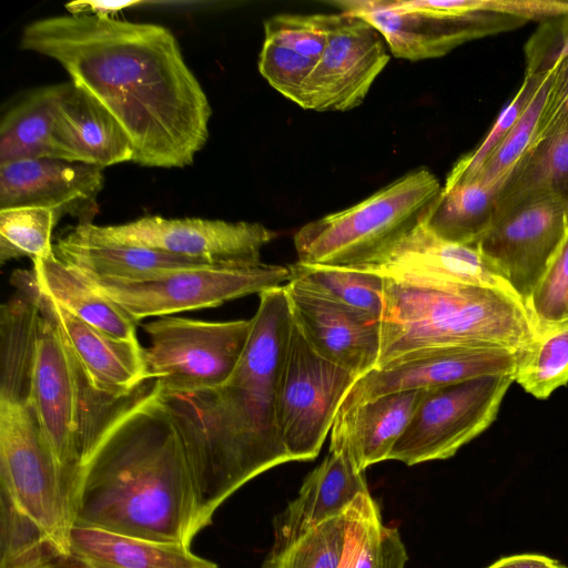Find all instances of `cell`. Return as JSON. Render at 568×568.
I'll list each match as a JSON object with an SVG mask.
<instances>
[{
  "label": "cell",
  "instance_id": "1",
  "mask_svg": "<svg viewBox=\"0 0 568 568\" xmlns=\"http://www.w3.org/2000/svg\"><path fill=\"white\" fill-rule=\"evenodd\" d=\"M20 48L57 61L114 116L132 162L184 168L205 145L210 102L165 27L68 13L26 26Z\"/></svg>",
  "mask_w": 568,
  "mask_h": 568
},
{
  "label": "cell",
  "instance_id": "2",
  "mask_svg": "<svg viewBox=\"0 0 568 568\" xmlns=\"http://www.w3.org/2000/svg\"><path fill=\"white\" fill-rule=\"evenodd\" d=\"M71 520L185 546L201 531L190 465L156 379L118 398L87 382Z\"/></svg>",
  "mask_w": 568,
  "mask_h": 568
},
{
  "label": "cell",
  "instance_id": "3",
  "mask_svg": "<svg viewBox=\"0 0 568 568\" xmlns=\"http://www.w3.org/2000/svg\"><path fill=\"white\" fill-rule=\"evenodd\" d=\"M258 295L248 343L224 383L165 389L158 382L190 465L201 530L244 484L292 462L277 428L276 390L293 317L285 285Z\"/></svg>",
  "mask_w": 568,
  "mask_h": 568
},
{
  "label": "cell",
  "instance_id": "4",
  "mask_svg": "<svg viewBox=\"0 0 568 568\" xmlns=\"http://www.w3.org/2000/svg\"><path fill=\"white\" fill-rule=\"evenodd\" d=\"M384 280L375 369L430 348L501 347L520 353L536 337L528 311L515 295L466 284Z\"/></svg>",
  "mask_w": 568,
  "mask_h": 568
},
{
  "label": "cell",
  "instance_id": "5",
  "mask_svg": "<svg viewBox=\"0 0 568 568\" xmlns=\"http://www.w3.org/2000/svg\"><path fill=\"white\" fill-rule=\"evenodd\" d=\"M442 190L427 168L409 171L365 200L306 223L294 234L297 262L353 267L424 221Z\"/></svg>",
  "mask_w": 568,
  "mask_h": 568
},
{
  "label": "cell",
  "instance_id": "6",
  "mask_svg": "<svg viewBox=\"0 0 568 568\" xmlns=\"http://www.w3.org/2000/svg\"><path fill=\"white\" fill-rule=\"evenodd\" d=\"M341 12L372 24L399 59L443 57L455 48L524 24L521 2L483 0H339Z\"/></svg>",
  "mask_w": 568,
  "mask_h": 568
},
{
  "label": "cell",
  "instance_id": "7",
  "mask_svg": "<svg viewBox=\"0 0 568 568\" xmlns=\"http://www.w3.org/2000/svg\"><path fill=\"white\" fill-rule=\"evenodd\" d=\"M357 376L321 356L295 322L276 390V422L292 462L314 459Z\"/></svg>",
  "mask_w": 568,
  "mask_h": 568
},
{
  "label": "cell",
  "instance_id": "8",
  "mask_svg": "<svg viewBox=\"0 0 568 568\" xmlns=\"http://www.w3.org/2000/svg\"><path fill=\"white\" fill-rule=\"evenodd\" d=\"M85 277L138 323L148 317L216 307L239 297L260 294L287 284L292 275L288 266L262 262L244 267H186L141 282Z\"/></svg>",
  "mask_w": 568,
  "mask_h": 568
},
{
  "label": "cell",
  "instance_id": "9",
  "mask_svg": "<svg viewBox=\"0 0 568 568\" xmlns=\"http://www.w3.org/2000/svg\"><path fill=\"white\" fill-rule=\"evenodd\" d=\"M70 234L87 242L146 247L227 267L262 263V248L278 235L257 222L162 216L108 226L78 224Z\"/></svg>",
  "mask_w": 568,
  "mask_h": 568
},
{
  "label": "cell",
  "instance_id": "10",
  "mask_svg": "<svg viewBox=\"0 0 568 568\" xmlns=\"http://www.w3.org/2000/svg\"><path fill=\"white\" fill-rule=\"evenodd\" d=\"M0 488L70 555V508L29 397L0 396Z\"/></svg>",
  "mask_w": 568,
  "mask_h": 568
},
{
  "label": "cell",
  "instance_id": "11",
  "mask_svg": "<svg viewBox=\"0 0 568 568\" xmlns=\"http://www.w3.org/2000/svg\"><path fill=\"white\" fill-rule=\"evenodd\" d=\"M253 322H207L162 316L143 325L144 359L151 379L165 389H197L224 383L248 343Z\"/></svg>",
  "mask_w": 568,
  "mask_h": 568
},
{
  "label": "cell",
  "instance_id": "12",
  "mask_svg": "<svg viewBox=\"0 0 568 568\" xmlns=\"http://www.w3.org/2000/svg\"><path fill=\"white\" fill-rule=\"evenodd\" d=\"M40 312L29 402L55 459L71 514L82 455V404L87 379L54 322Z\"/></svg>",
  "mask_w": 568,
  "mask_h": 568
},
{
  "label": "cell",
  "instance_id": "13",
  "mask_svg": "<svg viewBox=\"0 0 568 568\" xmlns=\"http://www.w3.org/2000/svg\"><path fill=\"white\" fill-rule=\"evenodd\" d=\"M513 382L485 375L428 388L388 459L410 466L454 456L494 422Z\"/></svg>",
  "mask_w": 568,
  "mask_h": 568
},
{
  "label": "cell",
  "instance_id": "14",
  "mask_svg": "<svg viewBox=\"0 0 568 568\" xmlns=\"http://www.w3.org/2000/svg\"><path fill=\"white\" fill-rule=\"evenodd\" d=\"M389 58L385 40L372 24L346 12L334 13L324 52L295 103L317 112L355 109Z\"/></svg>",
  "mask_w": 568,
  "mask_h": 568
},
{
  "label": "cell",
  "instance_id": "15",
  "mask_svg": "<svg viewBox=\"0 0 568 568\" xmlns=\"http://www.w3.org/2000/svg\"><path fill=\"white\" fill-rule=\"evenodd\" d=\"M567 231L568 200L546 197L495 219L475 246L501 272L526 306Z\"/></svg>",
  "mask_w": 568,
  "mask_h": 568
},
{
  "label": "cell",
  "instance_id": "16",
  "mask_svg": "<svg viewBox=\"0 0 568 568\" xmlns=\"http://www.w3.org/2000/svg\"><path fill=\"white\" fill-rule=\"evenodd\" d=\"M413 283H456L519 296L501 272L474 245L447 241L424 222L371 260L353 266Z\"/></svg>",
  "mask_w": 568,
  "mask_h": 568
},
{
  "label": "cell",
  "instance_id": "17",
  "mask_svg": "<svg viewBox=\"0 0 568 568\" xmlns=\"http://www.w3.org/2000/svg\"><path fill=\"white\" fill-rule=\"evenodd\" d=\"M517 354L501 347H440L406 354L357 378L338 409L377 396L428 389L485 375H513Z\"/></svg>",
  "mask_w": 568,
  "mask_h": 568
},
{
  "label": "cell",
  "instance_id": "18",
  "mask_svg": "<svg viewBox=\"0 0 568 568\" xmlns=\"http://www.w3.org/2000/svg\"><path fill=\"white\" fill-rule=\"evenodd\" d=\"M292 317L324 358L358 378L377 367L381 318L341 304L291 280L285 284Z\"/></svg>",
  "mask_w": 568,
  "mask_h": 568
},
{
  "label": "cell",
  "instance_id": "19",
  "mask_svg": "<svg viewBox=\"0 0 568 568\" xmlns=\"http://www.w3.org/2000/svg\"><path fill=\"white\" fill-rule=\"evenodd\" d=\"M103 169L60 159H26L0 164V210L52 209L92 223L103 187Z\"/></svg>",
  "mask_w": 568,
  "mask_h": 568
},
{
  "label": "cell",
  "instance_id": "20",
  "mask_svg": "<svg viewBox=\"0 0 568 568\" xmlns=\"http://www.w3.org/2000/svg\"><path fill=\"white\" fill-rule=\"evenodd\" d=\"M38 301L40 310L59 328L92 389L118 398L151 379L139 342L112 337L67 311L39 287Z\"/></svg>",
  "mask_w": 568,
  "mask_h": 568
},
{
  "label": "cell",
  "instance_id": "21",
  "mask_svg": "<svg viewBox=\"0 0 568 568\" xmlns=\"http://www.w3.org/2000/svg\"><path fill=\"white\" fill-rule=\"evenodd\" d=\"M55 159L99 168L132 162V143L114 116L72 81L61 83L52 134Z\"/></svg>",
  "mask_w": 568,
  "mask_h": 568
},
{
  "label": "cell",
  "instance_id": "22",
  "mask_svg": "<svg viewBox=\"0 0 568 568\" xmlns=\"http://www.w3.org/2000/svg\"><path fill=\"white\" fill-rule=\"evenodd\" d=\"M368 493L365 473L346 455L329 450L305 477L297 496L274 517V542L264 561L275 560L300 537Z\"/></svg>",
  "mask_w": 568,
  "mask_h": 568
},
{
  "label": "cell",
  "instance_id": "23",
  "mask_svg": "<svg viewBox=\"0 0 568 568\" xmlns=\"http://www.w3.org/2000/svg\"><path fill=\"white\" fill-rule=\"evenodd\" d=\"M427 389L384 394L338 409L329 450L346 455L361 471L387 460Z\"/></svg>",
  "mask_w": 568,
  "mask_h": 568
},
{
  "label": "cell",
  "instance_id": "24",
  "mask_svg": "<svg viewBox=\"0 0 568 568\" xmlns=\"http://www.w3.org/2000/svg\"><path fill=\"white\" fill-rule=\"evenodd\" d=\"M333 20L334 13H281L264 22L258 70L286 99L296 101L324 52Z\"/></svg>",
  "mask_w": 568,
  "mask_h": 568
},
{
  "label": "cell",
  "instance_id": "25",
  "mask_svg": "<svg viewBox=\"0 0 568 568\" xmlns=\"http://www.w3.org/2000/svg\"><path fill=\"white\" fill-rule=\"evenodd\" d=\"M69 551L71 568H219L193 554L190 546L89 526H71Z\"/></svg>",
  "mask_w": 568,
  "mask_h": 568
},
{
  "label": "cell",
  "instance_id": "26",
  "mask_svg": "<svg viewBox=\"0 0 568 568\" xmlns=\"http://www.w3.org/2000/svg\"><path fill=\"white\" fill-rule=\"evenodd\" d=\"M53 250L85 276L121 282L149 281L180 268L212 265L146 247L87 242L70 233L58 240Z\"/></svg>",
  "mask_w": 568,
  "mask_h": 568
},
{
  "label": "cell",
  "instance_id": "27",
  "mask_svg": "<svg viewBox=\"0 0 568 568\" xmlns=\"http://www.w3.org/2000/svg\"><path fill=\"white\" fill-rule=\"evenodd\" d=\"M39 290L67 311L114 338L138 342L135 322L55 254L32 261Z\"/></svg>",
  "mask_w": 568,
  "mask_h": 568
},
{
  "label": "cell",
  "instance_id": "28",
  "mask_svg": "<svg viewBox=\"0 0 568 568\" xmlns=\"http://www.w3.org/2000/svg\"><path fill=\"white\" fill-rule=\"evenodd\" d=\"M546 197L568 200V130L532 142L498 192L495 219Z\"/></svg>",
  "mask_w": 568,
  "mask_h": 568
},
{
  "label": "cell",
  "instance_id": "29",
  "mask_svg": "<svg viewBox=\"0 0 568 568\" xmlns=\"http://www.w3.org/2000/svg\"><path fill=\"white\" fill-rule=\"evenodd\" d=\"M499 190L475 178L446 179L423 222L447 241L475 246L494 222Z\"/></svg>",
  "mask_w": 568,
  "mask_h": 568
},
{
  "label": "cell",
  "instance_id": "30",
  "mask_svg": "<svg viewBox=\"0 0 568 568\" xmlns=\"http://www.w3.org/2000/svg\"><path fill=\"white\" fill-rule=\"evenodd\" d=\"M61 83L39 88L13 105L0 123V164L55 159L52 134Z\"/></svg>",
  "mask_w": 568,
  "mask_h": 568
},
{
  "label": "cell",
  "instance_id": "31",
  "mask_svg": "<svg viewBox=\"0 0 568 568\" xmlns=\"http://www.w3.org/2000/svg\"><path fill=\"white\" fill-rule=\"evenodd\" d=\"M0 568H71L70 555L2 488Z\"/></svg>",
  "mask_w": 568,
  "mask_h": 568
},
{
  "label": "cell",
  "instance_id": "32",
  "mask_svg": "<svg viewBox=\"0 0 568 568\" xmlns=\"http://www.w3.org/2000/svg\"><path fill=\"white\" fill-rule=\"evenodd\" d=\"M292 278L346 306L378 318L384 310L383 276L351 267L288 265Z\"/></svg>",
  "mask_w": 568,
  "mask_h": 568
},
{
  "label": "cell",
  "instance_id": "33",
  "mask_svg": "<svg viewBox=\"0 0 568 568\" xmlns=\"http://www.w3.org/2000/svg\"><path fill=\"white\" fill-rule=\"evenodd\" d=\"M514 381L539 399L568 383V322L537 334L517 354Z\"/></svg>",
  "mask_w": 568,
  "mask_h": 568
},
{
  "label": "cell",
  "instance_id": "34",
  "mask_svg": "<svg viewBox=\"0 0 568 568\" xmlns=\"http://www.w3.org/2000/svg\"><path fill=\"white\" fill-rule=\"evenodd\" d=\"M363 495L359 494L343 513L300 537L278 558L263 561L262 568H337Z\"/></svg>",
  "mask_w": 568,
  "mask_h": 568
},
{
  "label": "cell",
  "instance_id": "35",
  "mask_svg": "<svg viewBox=\"0 0 568 568\" xmlns=\"http://www.w3.org/2000/svg\"><path fill=\"white\" fill-rule=\"evenodd\" d=\"M60 220L47 207L0 210V263L28 256L32 261L54 254L52 231Z\"/></svg>",
  "mask_w": 568,
  "mask_h": 568
},
{
  "label": "cell",
  "instance_id": "36",
  "mask_svg": "<svg viewBox=\"0 0 568 568\" xmlns=\"http://www.w3.org/2000/svg\"><path fill=\"white\" fill-rule=\"evenodd\" d=\"M548 78L549 74L513 129L489 153L479 169L471 176L465 179L475 178L486 184L501 187L513 168L536 139L539 116L547 93Z\"/></svg>",
  "mask_w": 568,
  "mask_h": 568
},
{
  "label": "cell",
  "instance_id": "37",
  "mask_svg": "<svg viewBox=\"0 0 568 568\" xmlns=\"http://www.w3.org/2000/svg\"><path fill=\"white\" fill-rule=\"evenodd\" d=\"M536 335L568 322V231L526 302Z\"/></svg>",
  "mask_w": 568,
  "mask_h": 568
},
{
  "label": "cell",
  "instance_id": "38",
  "mask_svg": "<svg viewBox=\"0 0 568 568\" xmlns=\"http://www.w3.org/2000/svg\"><path fill=\"white\" fill-rule=\"evenodd\" d=\"M548 74L525 75L517 93L501 110L481 143L475 150L462 156L446 179L458 180L469 178L479 169L489 153L520 119Z\"/></svg>",
  "mask_w": 568,
  "mask_h": 568
},
{
  "label": "cell",
  "instance_id": "39",
  "mask_svg": "<svg viewBox=\"0 0 568 568\" xmlns=\"http://www.w3.org/2000/svg\"><path fill=\"white\" fill-rule=\"evenodd\" d=\"M525 75H546L568 58V11L548 17L525 45Z\"/></svg>",
  "mask_w": 568,
  "mask_h": 568
},
{
  "label": "cell",
  "instance_id": "40",
  "mask_svg": "<svg viewBox=\"0 0 568 568\" xmlns=\"http://www.w3.org/2000/svg\"><path fill=\"white\" fill-rule=\"evenodd\" d=\"M407 559L398 529L384 526L381 515L375 517L359 552L356 568H404Z\"/></svg>",
  "mask_w": 568,
  "mask_h": 568
},
{
  "label": "cell",
  "instance_id": "41",
  "mask_svg": "<svg viewBox=\"0 0 568 568\" xmlns=\"http://www.w3.org/2000/svg\"><path fill=\"white\" fill-rule=\"evenodd\" d=\"M567 130L568 58L557 63L549 73L547 93L539 116L536 139Z\"/></svg>",
  "mask_w": 568,
  "mask_h": 568
},
{
  "label": "cell",
  "instance_id": "42",
  "mask_svg": "<svg viewBox=\"0 0 568 568\" xmlns=\"http://www.w3.org/2000/svg\"><path fill=\"white\" fill-rule=\"evenodd\" d=\"M379 515V507L376 501L369 494H364L351 523L342 560L337 568H356L369 526L374 518Z\"/></svg>",
  "mask_w": 568,
  "mask_h": 568
},
{
  "label": "cell",
  "instance_id": "43",
  "mask_svg": "<svg viewBox=\"0 0 568 568\" xmlns=\"http://www.w3.org/2000/svg\"><path fill=\"white\" fill-rule=\"evenodd\" d=\"M138 2L77 1L67 4L71 14H101L112 17L119 10L134 6Z\"/></svg>",
  "mask_w": 568,
  "mask_h": 568
},
{
  "label": "cell",
  "instance_id": "44",
  "mask_svg": "<svg viewBox=\"0 0 568 568\" xmlns=\"http://www.w3.org/2000/svg\"><path fill=\"white\" fill-rule=\"evenodd\" d=\"M556 562L542 555L524 554L501 558L488 568H551Z\"/></svg>",
  "mask_w": 568,
  "mask_h": 568
},
{
  "label": "cell",
  "instance_id": "45",
  "mask_svg": "<svg viewBox=\"0 0 568 568\" xmlns=\"http://www.w3.org/2000/svg\"><path fill=\"white\" fill-rule=\"evenodd\" d=\"M551 568H568V567H565V566L556 562Z\"/></svg>",
  "mask_w": 568,
  "mask_h": 568
}]
</instances>
